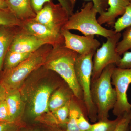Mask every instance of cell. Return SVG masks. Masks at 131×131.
Returning a JSON list of instances; mask_svg holds the SVG:
<instances>
[{
	"mask_svg": "<svg viewBox=\"0 0 131 131\" xmlns=\"http://www.w3.org/2000/svg\"><path fill=\"white\" fill-rule=\"evenodd\" d=\"M66 29L61 32L64 39V47L77 52L79 55L95 53L101 45L100 42L95 38L94 35L80 36Z\"/></svg>",
	"mask_w": 131,
	"mask_h": 131,
	"instance_id": "9c48e42d",
	"label": "cell"
},
{
	"mask_svg": "<svg viewBox=\"0 0 131 131\" xmlns=\"http://www.w3.org/2000/svg\"><path fill=\"white\" fill-rule=\"evenodd\" d=\"M123 116L117 117L114 120L98 121V122L91 124L90 129L86 131H114L122 119Z\"/></svg>",
	"mask_w": 131,
	"mask_h": 131,
	"instance_id": "7402d4cb",
	"label": "cell"
},
{
	"mask_svg": "<svg viewBox=\"0 0 131 131\" xmlns=\"http://www.w3.org/2000/svg\"><path fill=\"white\" fill-rule=\"evenodd\" d=\"M121 37V32H116L107 38L106 42L95 52L93 59L91 81L97 79L108 66L114 64L117 66L119 63L121 57L117 52L116 48Z\"/></svg>",
	"mask_w": 131,
	"mask_h": 131,
	"instance_id": "8992f818",
	"label": "cell"
},
{
	"mask_svg": "<svg viewBox=\"0 0 131 131\" xmlns=\"http://www.w3.org/2000/svg\"></svg>",
	"mask_w": 131,
	"mask_h": 131,
	"instance_id": "8d00e7d4",
	"label": "cell"
},
{
	"mask_svg": "<svg viewBox=\"0 0 131 131\" xmlns=\"http://www.w3.org/2000/svg\"><path fill=\"white\" fill-rule=\"evenodd\" d=\"M94 54L91 53L78 55L75 66L76 77L83 95L86 115L94 123L98 120L97 110L92 101L90 90Z\"/></svg>",
	"mask_w": 131,
	"mask_h": 131,
	"instance_id": "5b68a950",
	"label": "cell"
},
{
	"mask_svg": "<svg viewBox=\"0 0 131 131\" xmlns=\"http://www.w3.org/2000/svg\"><path fill=\"white\" fill-rule=\"evenodd\" d=\"M6 1H7V0H6Z\"/></svg>",
	"mask_w": 131,
	"mask_h": 131,
	"instance_id": "d590c367",
	"label": "cell"
},
{
	"mask_svg": "<svg viewBox=\"0 0 131 131\" xmlns=\"http://www.w3.org/2000/svg\"><path fill=\"white\" fill-rule=\"evenodd\" d=\"M69 17L66 9L60 3L55 4L51 1L45 3L42 9L36 13L34 20L55 32L62 34V29Z\"/></svg>",
	"mask_w": 131,
	"mask_h": 131,
	"instance_id": "ba28073f",
	"label": "cell"
},
{
	"mask_svg": "<svg viewBox=\"0 0 131 131\" xmlns=\"http://www.w3.org/2000/svg\"><path fill=\"white\" fill-rule=\"evenodd\" d=\"M0 9H9L6 0H0Z\"/></svg>",
	"mask_w": 131,
	"mask_h": 131,
	"instance_id": "d6a6232c",
	"label": "cell"
},
{
	"mask_svg": "<svg viewBox=\"0 0 131 131\" xmlns=\"http://www.w3.org/2000/svg\"><path fill=\"white\" fill-rule=\"evenodd\" d=\"M129 131H131V121L130 122V127H129Z\"/></svg>",
	"mask_w": 131,
	"mask_h": 131,
	"instance_id": "836d02e7",
	"label": "cell"
},
{
	"mask_svg": "<svg viewBox=\"0 0 131 131\" xmlns=\"http://www.w3.org/2000/svg\"><path fill=\"white\" fill-rule=\"evenodd\" d=\"M82 111H84L85 113L84 108L79 102L78 101L77 102L73 98L71 101L69 114L66 131H80L78 126L77 119Z\"/></svg>",
	"mask_w": 131,
	"mask_h": 131,
	"instance_id": "ac0fdd59",
	"label": "cell"
},
{
	"mask_svg": "<svg viewBox=\"0 0 131 131\" xmlns=\"http://www.w3.org/2000/svg\"><path fill=\"white\" fill-rule=\"evenodd\" d=\"M20 26L6 27L0 26V75L5 56L9 49L15 36L20 29Z\"/></svg>",
	"mask_w": 131,
	"mask_h": 131,
	"instance_id": "2e32d148",
	"label": "cell"
},
{
	"mask_svg": "<svg viewBox=\"0 0 131 131\" xmlns=\"http://www.w3.org/2000/svg\"><path fill=\"white\" fill-rule=\"evenodd\" d=\"M20 27L27 32L53 47L64 46V38L62 34L55 32L34 19L21 22Z\"/></svg>",
	"mask_w": 131,
	"mask_h": 131,
	"instance_id": "30bf717a",
	"label": "cell"
},
{
	"mask_svg": "<svg viewBox=\"0 0 131 131\" xmlns=\"http://www.w3.org/2000/svg\"><path fill=\"white\" fill-rule=\"evenodd\" d=\"M115 31L121 32L126 28L131 27V0L121 17L116 20L114 25Z\"/></svg>",
	"mask_w": 131,
	"mask_h": 131,
	"instance_id": "603a6c76",
	"label": "cell"
},
{
	"mask_svg": "<svg viewBox=\"0 0 131 131\" xmlns=\"http://www.w3.org/2000/svg\"><path fill=\"white\" fill-rule=\"evenodd\" d=\"M7 91L5 87L0 83V103L5 100Z\"/></svg>",
	"mask_w": 131,
	"mask_h": 131,
	"instance_id": "1f68e13d",
	"label": "cell"
},
{
	"mask_svg": "<svg viewBox=\"0 0 131 131\" xmlns=\"http://www.w3.org/2000/svg\"><path fill=\"white\" fill-rule=\"evenodd\" d=\"M129 2L130 0H108L109 7L106 12L100 15L97 19L98 23L113 26L117 17L124 13Z\"/></svg>",
	"mask_w": 131,
	"mask_h": 131,
	"instance_id": "4fadbf2b",
	"label": "cell"
},
{
	"mask_svg": "<svg viewBox=\"0 0 131 131\" xmlns=\"http://www.w3.org/2000/svg\"><path fill=\"white\" fill-rule=\"evenodd\" d=\"M52 48L53 47L51 45L42 46L16 67L3 70L0 83L7 90L19 89L29 75L43 66Z\"/></svg>",
	"mask_w": 131,
	"mask_h": 131,
	"instance_id": "3957f363",
	"label": "cell"
},
{
	"mask_svg": "<svg viewBox=\"0 0 131 131\" xmlns=\"http://www.w3.org/2000/svg\"><path fill=\"white\" fill-rule=\"evenodd\" d=\"M71 101L62 107L49 112L50 122L57 125H66L69 118Z\"/></svg>",
	"mask_w": 131,
	"mask_h": 131,
	"instance_id": "ffe728a7",
	"label": "cell"
},
{
	"mask_svg": "<svg viewBox=\"0 0 131 131\" xmlns=\"http://www.w3.org/2000/svg\"><path fill=\"white\" fill-rule=\"evenodd\" d=\"M131 121V110L123 115L122 119L114 131H129Z\"/></svg>",
	"mask_w": 131,
	"mask_h": 131,
	"instance_id": "484cf974",
	"label": "cell"
},
{
	"mask_svg": "<svg viewBox=\"0 0 131 131\" xmlns=\"http://www.w3.org/2000/svg\"><path fill=\"white\" fill-rule=\"evenodd\" d=\"M98 13L93 2H89L83 5L80 11L70 16L63 29L77 30L85 36L98 35L106 38L115 34L116 32L114 30L104 28L98 23L96 19Z\"/></svg>",
	"mask_w": 131,
	"mask_h": 131,
	"instance_id": "277c9868",
	"label": "cell"
},
{
	"mask_svg": "<svg viewBox=\"0 0 131 131\" xmlns=\"http://www.w3.org/2000/svg\"><path fill=\"white\" fill-rule=\"evenodd\" d=\"M73 93H70L64 88H60L51 95L49 102L50 112H53L65 105L72 100Z\"/></svg>",
	"mask_w": 131,
	"mask_h": 131,
	"instance_id": "e0dca14e",
	"label": "cell"
},
{
	"mask_svg": "<svg viewBox=\"0 0 131 131\" xmlns=\"http://www.w3.org/2000/svg\"><path fill=\"white\" fill-rule=\"evenodd\" d=\"M54 88L51 85L43 84L35 89L31 98L30 112L34 117H38L50 112L49 102Z\"/></svg>",
	"mask_w": 131,
	"mask_h": 131,
	"instance_id": "8fae6325",
	"label": "cell"
},
{
	"mask_svg": "<svg viewBox=\"0 0 131 131\" xmlns=\"http://www.w3.org/2000/svg\"><path fill=\"white\" fill-rule=\"evenodd\" d=\"M78 55L77 52L64 46L53 47L43 66L56 73L63 79L84 108L82 92L75 73V63Z\"/></svg>",
	"mask_w": 131,
	"mask_h": 131,
	"instance_id": "6da1fadb",
	"label": "cell"
},
{
	"mask_svg": "<svg viewBox=\"0 0 131 131\" xmlns=\"http://www.w3.org/2000/svg\"><path fill=\"white\" fill-rule=\"evenodd\" d=\"M32 53H21L8 50L4 59L3 67V70H8L16 67L28 58Z\"/></svg>",
	"mask_w": 131,
	"mask_h": 131,
	"instance_id": "d6986e66",
	"label": "cell"
},
{
	"mask_svg": "<svg viewBox=\"0 0 131 131\" xmlns=\"http://www.w3.org/2000/svg\"><path fill=\"white\" fill-rule=\"evenodd\" d=\"M18 20L9 9H0V26L6 27L20 26Z\"/></svg>",
	"mask_w": 131,
	"mask_h": 131,
	"instance_id": "cb8c5ba5",
	"label": "cell"
},
{
	"mask_svg": "<svg viewBox=\"0 0 131 131\" xmlns=\"http://www.w3.org/2000/svg\"><path fill=\"white\" fill-rule=\"evenodd\" d=\"M111 82L114 86L117 95L113 113L117 117H122L131 110V104L128 101L127 94L131 84V69H121L116 66L112 74Z\"/></svg>",
	"mask_w": 131,
	"mask_h": 131,
	"instance_id": "52a82bcc",
	"label": "cell"
},
{
	"mask_svg": "<svg viewBox=\"0 0 131 131\" xmlns=\"http://www.w3.org/2000/svg\"><path fill=\"white\" fill-rule=\"evenodd\" d=\"M5 101L13 122H17L23 113L24 104L19 89L7 90Z\"/></svg>",
	"mask_w": 131,
	"mask_h": 131,
	"instance_id": "9a60e30c",
	"label": "cell"
},
{
	"mask_svg": "<svg viewBox=\"0 0 131 131\" xmlns=\"http://www.w3.org/2000/svg\"><path fill=\"white\" fill-rule=\"evenodd\" d=\"M122 39L117 44L116 51L120 56L131 50V27L126 28L122 35Z\"/></svg>",
	"mask_w": 131,
	"mask_h": 131,
	"instance_id": "d4e9b609",
	"label": "cell"
},
{
	"mask_svg": "<svg viewBox=\"0 0 131 131\" xmlns=\"http://www.w3.org/2000/svg\"><path fill=\"white\" fill-rule=\"evenodd\" d=\"M52 0H31L33 9L36 13L39 12L46 3ZM59 3L66 9L69 16L74 13V9L77 0H58Z\"/></svg>",
	"mask_w": 131,
	"mask_h": 131,
	"instance_id": "44dd1931",
	"label": "cell"
},
{
	"mask_svg": "<svg viewBox=\"0 0 131 131\" xmlns=\"http://www.w3.org/2000/svg\"><path fill=\"white\" fill-rule=\"evenodd\" d=\"M84 111L80 113L77 119V125L80 131H86L90 129L91 124L87 119Z\"/></svg>",
	"mask_w": 131,
	"mask_h": 131,
	"instance_id": "4316f807",
	"label": "cell"
},
{
	"mask_svg": "<svg viewBox=\"0 0 131 131\" xmlns=\"http://www.w3.org/2000/svg\"><path fill=\"white\" fill-rule=\"evenodd\" d=\"M47 44L46 42L29 34L20 27L8 50L21 53H32L42 46Z\"/></svg>",
	"mask_w": 131,
	"mask_h": 131,
	"instance_id": "7c38bea8",
	"label": "cell"
},
{
	"mask_svg": "<svg viewBox=\"0 0 131 131\" xmlns=\"http://www.w3.org/2000/svg\"><path fill=\"white\" fill-rule=\"evenodd\" d=\"M90 1L93 2L94 7L99 14L106 12L109 7L108 0H84Z\"/></svg>",
	"mask_w": 131,
	"mask_h": 131,
	"instance_id": "f1b7e54d",
	"label": "cell"
},
{
	"mask_svg": "<svg viewBox=\"0 0 131 131\" xmlns=\"http://www.w3.org/2000/svg\"><path fill=\"white\" fill-rule=\"evenodd\" d=\"M116 67L121 69H131V52L127 51L123 54L119 63Z\"/></svg>",
	"mask_w": 131,
	"mask_h": 131,
	"instance_id": "f546056e",
	"label": "cell"
},
{
	"mask_svg": "<svg viewBox=\"0 0 131 131\" xmlns=\"http://www.w3.org/2000/svg\"><path fill=\"white\" fill-rule=\"evenodd\" d=\"M18 129L17 122L0 121V131H18Z\"/></svg>",
	"mask_w": 131,
	"mask_h": 131,
	"instance_id": "4dcf8cb0",
	"label": "cell"
},
{
	"mask_svg": "<svg viewBox=\"0 0 131 131\" xmlns=\"http://www.w3.org/2000/svg\"><path fill=\"white\" fill-rule=\"evenodd\" d=\"M8 8L21 22L35 18L36 13L33 9L31 0H7Z\"/></svg>",
	"mask_w": 131,
	"mask_h": 131,
	"instance_id": "5bb4252c",
	"label": "cell"
},
{
	"mask_svg": "<svg viewBox=\"0 0 131 131\" xmlns=\"http://www.w3.org/2000/svg\"><path fill=\"white\" fill-rule=\"evenodd\" d=\"M36 131V130H31V131Z\"/></svg>",
	"mask_w": 131,
	"mask_h": 131,
	"instance_id": "e575fe53",
	"label": "cell"
},
{
	"mask_svg": "<svg viewBox=\"0 0 131 131\" xmlns=\"http://www.w3.org/2000/svg\"><path fill=\"white\" fill-rule=\"evenodd\" d=\"M116 66L114 64L108 66L97 79L91 81V97L97 110L98 121L108 119L109 112L116 103V91L111 82L112 74Z\"/></svg>",
	"mask_w": 131,
	"mask_h": 131,
	"instance_id": "7a4b0ae2",
	"label": "cell"
},
{
	"mask_svg": "<svg viewBox=\"0 0 131 131\" xmlns=\"http://www.w3.org/2000/svg\"><path fill=\"white\" fill-rule=\"evenodd\" d=\"M0 121L13 122L5 100L0 103Z\"/></svg>",
	"mask_w": 131,
	"mask_h": 131,
	"instance_id": "83f0119b",
	"label": "cell"
}]
</instances>
